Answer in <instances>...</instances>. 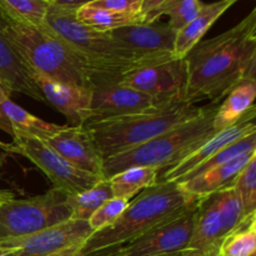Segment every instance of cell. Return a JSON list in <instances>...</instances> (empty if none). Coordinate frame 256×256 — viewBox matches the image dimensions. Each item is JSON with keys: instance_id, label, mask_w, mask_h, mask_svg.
Masks as SVG:
<instances>
[{"instance_id": "d6986e66", "label": "cell", "mask_w": 256, "mask_h": 256, "mask_svg": "<svg viewBox=\"0 0 256 256\" xmlns=\"http://www.w3.org/2000/svg\"><path fill=\"white\" fill-rule=\"evenodd\" d=\"M254 156H256V150L246 152L222 166L196 175L186 182H180V185L188 194L198 198L208 196L222 192L226 188L234 186L236 178Z\"/></svg>"}, {"instance_id": "484cf974", "label": "cell", "mask_w": 256, "mask_h": 256, "mask_svg": "<svg viewBox=\"0 0 256 256\" xmlns=\"http://www.w3.org/2000/svg\"><path fill=\"white\" fill-rule=\"evenodd\" d=\"M202 4L204 2L202 0H168L158 9L144 15L142 20L144 22H156L162 15H168V24L178 32L196 18L202 10Z\"/></svg>"}, {"instance_id": "e0dca14e", "label": "cell", "mask_w": 256, "mask_h": 256, "mask_svg": "<svg viewBox=\"0 0 256 256\" xmlns=\"http://www.w3.org/2000/svg\"><path fill=\"white\" fill-rule=\"evenodd\" d=\"M215 194L200 198L194 215V229L184 256H218L224 242Z\"/></svg>"}, {"instance_id": "d4e9b609", "label": "cell", "mask_w": 256, "mask_h": 256, "mask_svg": "<svg viewBox=\"0 0 256 256\" xmlns=\"http://www.w3.org/2000/svg\"><path fill=\"white\" fill-rule=\"evenodd\" d=\"M75 16L80 22L99 32H112L118 28L144 22L142 15L122 14V12L92 6V5H84L80 8L75 12Z\"/></svg>"}, {"instance_id": "4dcf8cb0", "label": "cell", "mask_w": 256, "mask_h": 256, "mask_svg": "<svg viewBox=\"0 0 256 256\" xmlns=\"http://www.w3.org/2000/svg\"><path fill=\"white\" fill-rule=\"evenodd\" d=\"M242 206V216L256 214V156L242 169L234 184Z\"/></svg>"}, {"instance_id": "277c9868", "label": "cell", "mask_w": 256, "mask_h": 256, "mask_svg": "<svg viewBox=\"0 0 256 256\" xmlns=\"http://www.w3.org/2000/svg\"><path fill=\"white\" fill-rule=\"evenodd\" d=\"M2 10L8 39L32 74L92 88L94 75L66 42L45 25L36 26L15 16L4 8Z\"/></svg>"}, {"instance_id": "603a6c76", "label": "cell", "mask_w": 256, "mask_h": 256, "mask_svg": "<svg viewBox=\"0 0 256 256\" xmlns=\"http://www.w3.org/2000/svg\"><path fill=\"white\" fill-rule=\"evenodd\" d=\"M160 172L154 168H128L109 179L112 196L130 202L144 189L156 184Z\"/></svg>"}, {"instance_id": "b9f144b4", "label": "cell", "mask_w": 256, "mask_h": 256, "mask_svg": "<svg viewBox=\"0 0 256 256\" xmlns=\"http://www.w3.org/2000/svg\"><path fill=\"white\" fill-rule=\"evenodd\" d=\"M218 256H222V255H218Z\"/></svg>"}, {"instance_id": "d590c367", "label": "cell", "mask_w": 256, "mask_h": 256, "mask_svg": "<svg viewBox=\"0 0 256 256\" xmlns=\"http://www.w3.org/2000/svg\"><path fill=\"white\" fill-rule=\"evenodd\" d=\"M165 2H168V0H144V2H142V14H140L142 15V18L144 16V15L152 12V10L158 9V8H159L162 4H164Z\"/></svg>"}, {"instance_id": "44dd1931", "label": "cell", "mask_w": 256, "mask_h": 256, "mask_svg": "<svg viewBox=\"0 0 256 256\" xmlns=\"http://www.w3.org/2000/svg\"><path fill=\"white\" fill-rule=\"evenodd\" d=\"M2 110L10 125L12 139L32 138V139L46 142L64 128V125L52 124L30 114L24 108L12 102L10 98L2 102Z\"/></svg>"}, {"instance_id": "6da1fadb", "label": "cell", "mask_w": 256, "mask_h": 256, "mask_svg": "<svg viewBox=\"0 0 256 256\" xmlns=\"http://www.w3.org/2000/svg\"><path fill=\"white\" fill-rule=\"evenodd\" d=\"M185 100L220 104L244 80H256V9L232 29L200 42L185 56Z\"/></svg>"}, {"instance_id": "60d3db41", "label": "cell", "mask_w": 256, "mask_h": 256, "mask_svg": "<svg viewBox=\"0 0 256 256\" xmlns=\"http://www.w3.org/2000/svg\"><path fill=\"white\" fill-rule=\"evenodd\" d=\"M252 256H256V252H255V254H252Z\"/></svg>"}, {"instance_id": "9a60e30c", "label": "cell", "mask_w": 256, "mask_h": 256, "mask_svg": "<svg viewBox=\"0 0 256 256\" xmlns=\"http://www.w3.org/2000/svg\"><path fill=\"white\" fill-rule=\"evenodd\" d=\"M45 142L78 169L104 178V158L82 125H64Z\"/></svg>"}, {"instance_id": "52a82bcc", "label": "cell", "mask_w": 256, "mask_h": 256, "mask_svg": "<svg viewBox=\"0 0 256 256\" xmlns=\"http://www.w3.org/2000/svg\"><path fill=\"white\" fill-rule=\"evenodd\" d=\"M68 194L50 189L45 194L26 199L0 202V242L26 236L72 219Z\"/></svg>"}, {"instance_id": "8d00e7d4", "label": "cell", "mask_w": 256, "mask_h": 256, "mask_svg": "<svg viewBox=\"0 0 256 256\" xmlns=\"http://www.w3.org/2000/svg\"><path fill=\"white\" fill-rule=\"evenodd\" d=\"M82 245H74V246H70L68 249L60 250V252H54V254H50L48 256H78L79 255L80 249H82Z\"/></svg>"}, {"instance_id": "f35d334b", "label": "cell", "mask_w": 256, "mask_h": 256, "mask_svg": "<svg viewBox=\"0 0 256 256\" xmlns=\"http://www.w3.org/2000/svg\"><path fill=\"white\" fill-rule=\"evenodd\" d=\"M12 198H14L12 192H6V190H0V202H5L8 199H12Z\"/></svg>"}, {"instance_id": "7a4b0ae2", "label": "cell", "mask_w": 256, "mask_h": 256, "mask_svg": "<svg viewBox=\"0 0 256 256\" xmlns=\"http://www.w3.org/2000/svg\"><path fill=\"white\" fill-rule=\"evenodd\" d=\"M44 25L78 52L94 75L92 86L118 82L122 75L144 66L159 64L174 56H148L130 50L109 32H99L82 24L74 12L50 5Z\"/></svg>"}, {"instance_id": "7402d4cb", "label": "cell", "mask_w": 256, "mask_h": 256, "mask_svg": "<svg viewBox=\"0 0 256 256\" xmlns=\"http://www.w3.org/2000/svg\"><path fill=\"white\" fill-rule=\"evenodd\" d=\"M256 98V80H244L225 96L219 104L214 116L212 126L220 132L236 124L252 108Z\"/></svg>"}, {"instance_id": "7c38bea8", "label": "cell", "mask_w": 256, "mask_h": 256, "mask_svg": "<svg viewBox=\"0 0 256 256\" xmlns=\"http://www.w3.org/2000/svg\"><path fill=\"white\" fill-rule=\"evenodd\" d=\"M256 116V108H252L245 116H242L236 124L232 126L226 128L224 130L214 132L206 142H202L198 149L190 152L188 156H185L182 162H178L174 166L164 170L160 172L158 182H179L180 180L184 179L192 169L199 166L202 162L212 158V155L216 154L222 149L226 148L228 145L242 139L244 136L256 132L255 119Z\"/></svg>"}, {"instance_id": "cb8c5ba5", "label": "cell", "mask_w": 256, "mask_h": 256, "mask_svg": "<svg viewBox=\"0 0 256 256\" xmlns=\"http://www.w3.org/2000/svg\"><path fill=\"white\" fill-rule=\"evenodd\" d=\"M112 198L109 179H102L90 189L66 196V204L72 210V219L89 220L90 216Z\"/></svg>"}, {"instance_id": "e575fe53", "label": "cell", "mask_w": 256, "mask_h": 256, "mask_svg": "<svg viewBox=\"0 0 256 256\" xmlns=\"http://www.w3.org/2000/svg\"><path fill=\"white\" fill-rule=\"evenodd\" d=\"M9 98H10V92L5 89V86L2 84V82H0V129L4 130V132H6L9 135H12V129H10V125H9V122H8L6 118H5L4 112H2V104L5 102V100L9 99Z\"/></svg>"}, {"instance_id": "5b68a950", "label": "cell", "mask_w": 256, "mask_h": 256, "mask_svg": "<svg viewBox=\"0 0 256 256\" xmlns=\"http://www.w3.org/2000/svg\"><path fill=\"white\" fill-rule=\"evenodd\" d=\"M202 106L172 100L146 112L108 119H89L82 126L88 130L104 159L136 148L158 135L188 122L202 112Z\"/></svg>"}, {"instance_id": "4316f807", "label": "cell", "mask_w": 256, "mask_h": 256, "mask_svg": "<svg viewBox=\"0 0 256 256\" xmlns=\"http://www.w3.org/2000/svg\"><path fill=\"white\" fill-rule=\"evenodd\" d=\"M256 150V132L244 136L242 139L238 140V142H232V144L228 145L226 148L222 149L220 152H218L216 154L212 155V158H209L208 160H205L204 162L196 166L195 169H192L184 179H182L179 182H184L186 180L192 179V178L196 176V175L202 174L205 172H209V170L215 169L218 166H222V165L226 164V162H232V160L236 159V158L242 156V155L246 154V152H252Z\"/></svg>"}, {"instance_id": "8992f818", "label": "cell", "mask_w": 256, "mask_h": 256, "mask_svg": "<svg viewBox=\"0 0 256 256\" xmlns=\"http://www.w3.org/2000/svg\"><path fill=\"white\" fill-rule=\"evenodd\" d=\"M219 104L202 106L196 116L158 135L136 148L104 159V179L132 166L154 168L160 172L174 166L206 142L215 132L212 126Z\"/></svg>"}, {"instance_id": "836d02e7", "label": "cell", "mask_w": 256, "mask_h": 256, "mask_svg": "<svg viewBox=\"0 0 256 256\" xmlns=\"http://www.w3.org/2000/svg\"><path fill=\"white\" fill-rule=\"evenodd\" d=\"M92 2L95 0H50V5H54L59 9L68 10V12H76V10H79L80 8Z\"/></svg>"}, {"instance_id": "3957f363", "label": "cell", "mask_w": 256, "mask_h": 256, "mask_svg": "<svg viewBox=\"0 0 256 256\" xmlns=\"http://www.w3.org/2000/svg\"><path fill=\"white\" fill-rule=\"evenodd\" d=\"M199 199L188 194L179 182H158L129 202L114 224L92 232L78 256H98L114 252L180 214Z\"/></svg>"}, {"instance_id": "ac0fdd59", "label": "cell", "mask_w": 256, "mask_h": 256, "mask_svg": "<svg viewBox=\"0 0 256 256\" xmlns=\"http://www.w3.org/2000/svg\"><path fill=\"white\" fill-rule=\"evenodd\" d=\"M0 82L5 89L12 92H20L36 102H44L32 74L22 60L5 32V18L0 8Z\"/></svg>"}, {"instance_id": "83f0119b", "label": "cell", "mask_w": 256, "mask_h": 256, "mask_svg": "<svg viewBox=\"0 0 256 256\" xmlns=\"http://www.w3.org/2000/svg\"><path fill=\"white\" fill-rule=\"evenodd\" d=\"M215 196H216L218 212H219L220 220H222V232H224L225 238L235 232L238 228L242 226L244 222H246L250 216L255 215L252 214L244 219L242 202H240L239 195L234 186L215 192Z\"/></svg>"}, {"instance_id": "ab89813d", "label": "cell", "mask_w": 256, "mask_h": 256, "mask_svg": "<svg viewBox=\"0 0 256 256\" xmlns=\"http://www.w3.org/2000/svg\"><path fill=\"white\" fill-rule=\"evenodd\" d=\"M182 252H175V254H169V255H162V256H182ZM100 256H109V255H100Z\"/></svg>"}, {"instance_id": "5bb4252c", "label": "cell", "mask_w": 256, "mask_h": 256, "mask_svg": "<svg viewBox=\"0 0 256 256\" xmlns=\"http://www.w3.org/2000/svg\"><path fill=\"white\" fill-rule=\"evenodd\" d=\"M156 102L146 94L119 82H100L92 86V119L125 116L146 112L156 106Z\"/></svg>"}, {"instance_id": "4fadbf2b", "label": "cell", "mask_w": 256, "mask_h": 256, "mask_svg": "<svg viewBox=\"0 0 256 256\" xmlns=\"http://www.w3.org/2000/svg\"><path fill=\"white\" fill-rule=\"evenodd\" d=\"M44 102H49L68 119L70 126L84 125L92 118V88L56 82L40 74H32Z\"/></svg>"}, {"instance_id": "30bf717a", "label": "cell", "mask_w": 256, "mask_h": 256, "mask_svg": "<svg viewBox=\"0 0 256 256\" xmlns=\"http://www.w3.org/2000/svg\"><path fill=\"white\" fill-rule=\"evenodd\" d=\"M118 82L146 94L156 104L185 100L186 68L184 59H170L122 75Z\"/></svg>"}, {"instance_id": "8fae6325", "label": "cell", "mask_w": 256, "mask_h": 256, "mask_svg": "<svg viewBox=\"0 0 256 256\" xmlns=\"http://www.w3.org/2000/svg\"><path fill=\"white\" fill-rule=\"evenodd\" d=\"M92 232L88 220L69 219L32 235L2 240L0 248L19 250V256H48L74 245H82Z\"/></svg>"}, {"instance_id": "f546056e", "label": "cell", "mask_w": 256, "mask_h": 256, "mask_svg": "<svg viewBox=\"0 0 256 256\" xmlns=\"http://www.w3.org/2000/svg\"><path fill=\"white\" fill-rule=\"evenodd\" d=\"M0 6L30 24L44 26L50 0H0Z\"/></svg>"}, {"instance_id": "9c48e42d", "label": "cell", "mask_w": 256, "mask_h": 256, "mask_svg": "<svg viewBox=\"0 0 256 256\" xmlns=\"http://www.w3.org/2000/svg\"><path fill=\"white\" fill-rule=\"evenodd\" d=\"M199 200L186 208L184 212L165 220L164 222L152 228L138 239L128 242L114 252L102 255L162 256L184 252L192 239V229H194V215Z\"/></svg>"}, {"instance_id": "d6a6232c", "label": "cell", "mask_w": 256, "mask_h": 256, "mask_svg": "<svg viewBox=\"0 0 256 256\" xmlns=\"http://www.w3.org/2000/svg\"><path fill=\"white\" fill-rule=\"evenodd\" d=\"M144 0H95L88 5L112 10L122 14L140 15Z\"/></svg>"}, {"instance_id": "ffe728a7", "label": "cell", "mask_w": 256, "mask_h": 256, "mask_svg": "<svg viewBox=\"0 0 256 256\" xmlns=\"http://www.w3.org/2000/svg\"><path fill=\"white\" fill-rule=\"evenodd\" d=\"M238 2L239 0H219L210 4H202L196 18L176 32L174 46L175 59H185L192 48L202 42V36L209 32L214 22Z\"/></svg>"}, {"instance_id": "2e32d148", "label": "cell", "mask_w": 256, "mask_h": 256, "mask_svg": "<svg viewBox=\"0 0 256 256\" xmlns=\"http://www.w3.org/2000/svg\"><path fill=\"white\" fill-rule=\"evenodd\" d=\"M134 52L148 56H174L176 32L164 22H139L109 32Z\"/></svg>"}, {"instance_id": "f1b7e54d", "label": "cell", "mask_w": 256, "mask_h": 256, "mask_svg": "<svg viewBox=\"0 0 256 256\" xmlns=\"http://www.w3.org/2000/svg\"><path fill=\"white\" fill-rule=\"evenodd\" d=\"M256 252V214L228 235L222 242L219 255L252 256Z\"/></svg>"}, {"instance_id": "1f68e13d", "label": "cell", "mask_w": 256, "mask_h": 256, "mask_svg": "<svg viewBox=\"0 0 256 256\" xmlns=\"http://www.w3.org/2000/svg\"><path fill=\"white\" fill-rule=\"evenodd\" d=\"M128 205H129V202H128V200L112 196V199L105 202L104 204L90 216V219L88 220L90 228H92L94 232H99V230H102L105 229V228L110 226V225L114 224V222L122 216V214L125 212Z\"/></svg>"}, {"instance_id": "ba28073f", "label": "cell", "mask_w": 256, "mask_h": 256, "mask_svg": "<svg viewBox=\"0 0 256 256\" xmlns=\"http://www.w3.org/2000/svg\"><path fill=\"white\" fill-rule=\"evenodd\" d=\"M0 146L12 154L26 158L40 172H44L52 184V189H58L68 195L90 189L99 180L104 179L75 168L42 140L14 138L12 144H0Z\"/></svg>"}, {"instance_id": "74e56055", "label": "cell", "mask_w": 256, "mask_h": 256, "mask_svg": "<svg viewBox=\"0 0 256 256\" xmlns=\"http://www.w3.org/2000/svg\"><path fill=\"white\" fill-rule=\"evenodd\" d=\"M0 256H19V250L2 249V248H0Z\"/></svg>"}]
</instances>
